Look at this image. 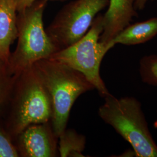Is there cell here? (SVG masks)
<instances>
[{
  "instance_id": "obj_13",
  "label": "cell",
  "mask_w": 157,
  "mask_h": 157,
  "mask_svg": "<svg viewBox=\"0 0 157 157\" xmlns=\"http://www.w3.org/2000/svg\"><path fill=\"white\" fill-rule=\"evenodd\" d=\"M139 73L144 83L157 86V55L142 57L139 62Z\"/></svg>"
},
{
  "instance_id": "obj_1",
  "label": "cell",
  "mask_w": 157,
  "mask_h": 157,
  "mask_svg": "<svg viewBox=\"0 0 157 157\" xmlns=\"http://www.w3.org/2000/svg\"><path fill=\"white\" fill-rule=\"evenodd\" d=\"M50 100L51 124L57 136L67 129L70 112L80 95L94 90L84 75L73 68L50 59H43L33 65Z\"/></svg>"
},
{
  "instance_id": "obj_14",
  "label": "cell",
  "mask_w": 157,
  "mask_h": 157,
  "mask_svg": "<svg viewBox=\"0 0 157 157\" xmlns=\"http://www.w3.org/2000/svg\"><path fill=\"white\" fill-rule=\"evenodd\" d=\"M0 157H19L15 141L0 119Z\"/></svg>"
},
{
  "instance_id": "obj_4",
  "label": "cell",
  "mask_w": 157,
  "mask_h": 157,
  "mask_svg": "<svg viewBox=\"0 0 157 157\" xmlns=\"http://www.w3.org/2000/svg\"><path fill=\"white\" fill-rule=\"evenodd\" d=\"M98 113L129 143L136 157H157V143L137 99L133 97L118 98L111 94L104 98Z\"/></svg>"
},
{
  "instance_id": "obj_12",
  "label": "cell",
  "mask_w": 157,
  "mask_h": 157,
  "mask_svg": "<svg viewBox=\"0 0 157 157\" xmlns=\"http://www.w3.org/2000/svg\"><path fill=\"white\" fill-rule=\"evenodd\" d=\"M15 80V76L10 73L7 65L0 59V119L6 113Z\"/></svg>"
},
{
  "instance_id": "obj_6",
  "label": "cell",
  "mask_w": 157,
  "mask_h": 157,
  "mask_svg": "<svg viewBox=\"0 0 157 157\" xmlns=\"http://www.w3.org/2000/svg\"><path fill=\"white\" fill-rule=\"evenodd\" d=\"M109 0H75L65 6L46 29L59 50L82 38Z\"/></svg>"
},
{
  "instance_id": "obj_17",
  "label": "cell",
  "mask_w": 157,
  "mask_h": 157,
  "mask_svg": "<svg viewBox=\"0 0 157 157\" xmlns=\"http://www.w3.org/2000/svg\"><path fill=\"white\" fill-rule=\"evenodd\" d=\"M152 1H154V0H152Z\"/></svg>"
},
{
  "instance_id": "obj_3",
  "label": "cell",
  "mask_w": 157,
  "mask_h": 157,
  "mask_svg": "<svg viewBox=\"0 0 157 157\" xmlns=\"http://www.w3.org/2000/svg\"><path fill=\"white\" fill-rule=\"evenodd\" d=\"M47 1L37 0L17 12V44L8 64L9 72L13 76L32 67L39 60L49 58L59 51L44 27L43 15Z\"/></svg>"
},
{
  "instance_id": "obj_15",
  "label": "cell",
  "mask_w": 157,
  "mask_h": 157,
  "mask_svg": "<svg viewBox=\"0 0 157 157\" xmlns=\"http://www.w3.org/2000/svg\"><path fill=\"white\" fill-rule=\"evenodd\" d=\"M37 0H16L17 12L23 11L26 8L31 6ZM52 1H64V0H52Z\"/></svg>"
},
{
  "instance_id": "obj_16",
  "label": "cell",
  "mask_w": 157,
  "mask_h": 157,
  "mask_svg": "<svg viewBox=\"0 0 157 157\" xmlns=\"http://www.w3.org/2000/svg\"><path fill=\"white\" fill-rule=\"evenodd\" d=\"M149 0H135L134 6L136 10L137 11H142L143 10Z\"/></svg>"
},
{
  "instance_id": "obj_7",
  "label": "cell",
  "mask_w": 157,
  "mask_h": 157,
  "mask_svg": "<svg viewBox=\"0 0 157 157\" xmlns=\"http://www.w3.org/2000/svg\"><path fill=\"white\" fill-rule=\"evenodd\" d=\"M15 143L19 157L59 156L58 137L51 121L29 126L17 136Z\"/></svg>"
},
{
  "instance_id": "obj_10",
  "label": "cell",
  "mask_w": 157,
  "mask_h": 157,
  "mask_svg": "<svg viewBox=\"0 0 157 157\" xmlns=\"http://www.w3.org/2000/svg\"><path fill=\"white\" fill-rule=\"evenodd\" d=\"M157 35V17L129 25L112 40L114 45H136L145 43Z\"/></svg>"
},
{
  "instance_id": "obj_11",
  "label": "cell",
  "mask_w": 157,
  "mask_h": 157,
  "mask_svg": "<svg viewBox=\"0 0 157 157\" xmlns=\"http://www.w3.org/2000/svg\"><path fill=\"white\" fill-rule=\"evenodd\" d=\"M86 139L73 129H65L58 137V153L61 157H83Z\"/></svg>"
},
{
  "instance_id": "obj_2",
  "label": "cell",
  "mask_w": 157,
  "mask_h": 157,
  "mask_svg": "<svg viewBox=\"0 0 157 157\" xmlns=\"http://www.w3.org/2000/svg\"><path fill=\"white\" fill-rule=\"evenodd\" d=\"M49 96L33 66L15 76L11 95L2 118L7 131L15 139L33 124L51 121Z\"/></svg>"
},
{
  "instance_id": "obj_9",
  "label": "cell",
  "mask_w": 157,
  "mask_h": 157,
  "mask_svg": "<svg viewBox=\"0 0 157 157\" xmlns=\"http://www.w3.org/2000/svg\"><path fill=\"white\" fill-rule=\"evenodd\" d=\"M17 13L16 0H0V59L7 66L17 36Z\"/></svg>"
},
{
  "instance_id": "obj_8",
  "label": "cell",
  "mask_w": 157,
  "mask_h": 157,
  "mask_svg": "<svg viewBox=\"0 0 157 157\" xmlns=\"http://www.w3.org/2000/svg\"><path fill=\"white\" fill-rule=\"evenodd\" d=\"M134 3L135 0H109L107 12L103 15L100 41L112 43L115 36L130 25L134 17H138Z\"/></svg>"
},
{
  "instance_id": "obj_5",
  "label": "cell",
  "mask_w": 157,
  "mask_h": 157,
  "mask_svg": "<svg viewBox=\"0 0 157 157\" xmlns=\"http://www.w3.org/2000/svg\"><path fill=\"white\" fill-rule=\"evenodd\" d=\"M103 31V15H98L84 36L48 58L63 63L82 73L102 97L111 93L101 78L100 67L104 57L115 45L100 41Z\"/></svg>"
}]
</instances>
